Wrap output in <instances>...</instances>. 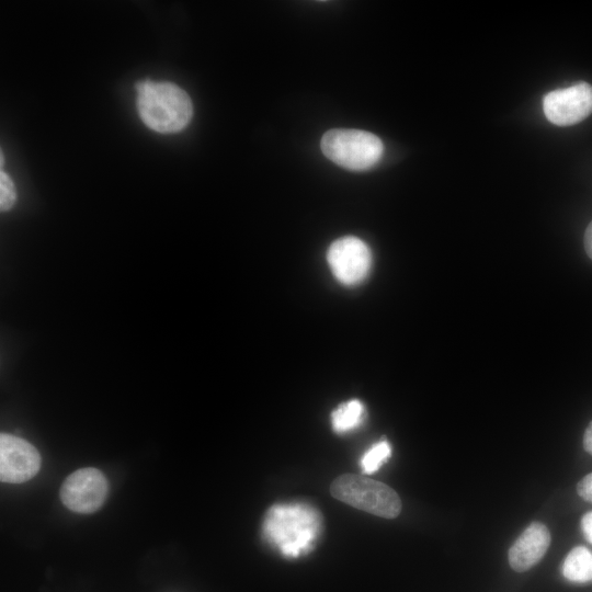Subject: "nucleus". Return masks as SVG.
I'll return each instance as SVG.
<instances>
[{
    "mask_svg": "<svg viewBox=\"0 0 592 592\" xmlns=\"http://www.w3.org/2000/svg\"><path fill=\"white\" fill-rule=\"evenodd\" d=\"M321 515L304 502L272 505L263 520L262 532L266 542L284 556L297 557L308 551L321 531Z\"/></svg>",
    "mask_w": 592,
    "mask_h": 592,
    "instance_id": "1",
    "label": "nucleus"
},
{
    "mask_svg": "<svg viewBox=\"0 0 592 592\" xmlns=\"http://www.w3.org/2000/svg\"><path fill=\"white\" fill-rule=\"evenodd\" d=\"M584 249L587 254L592 259V221L589 224L584 234Z\"/></svg>",
    "mask_w": 592,
    "mask_h": 592,
    "instance_id": "17",
    "label": "nucleus"
},
{
    "mask_svg": "<svg viewBox=\"0 0 592 592\" xmlns=\"http://www.w3.org/2000/svg\"><path fill=\"white\" fill-rule=\"evenodd\" d=\"M543 109L547 119L555 125L577 124L592 113V86L578 82L550 91L544 96Z\"/></svg>",
    "mask_w": 592,
    "mask_h": 592,
    "instance_id": "7",
    "label": "nucleus"
},
{
    "mask_svg": "<svg viewBox=\"0 0 592 592\" xmlns=\"http://www.w3.org/2000/svg\"><path fill=\"white\" fill-rule=\"evenodd\" d=\"M323 155L338 166L362 171L382 158L384 145L374 134L361 129H330L321 138Z\"/></svg>",
    "mask_w": 592,
    "mask_h": 592,
    "instance_id": "4",
    "label": "nucleus"
},
{
    "mask_svg": "<svg viewBox=\"0 0 592 592\" xmlns=\"http://www.w3.org/2000/svg\"><path fill=\"white\" fill-rule=\"evenodd\" d=\"M327 261L334 277L341 284L352 286L367 277L372 267V252L362 239L345 236L330 244Z\"/></svg>",
    "mask_w": 592,
    "mask_h": 592,
    "instance_id": "6",
    "label": "nucleus"
},
{
    "mask_svg": "<svg viewBox=\"0 0 592 592\" xmlns=\"http://www.w3.org/2000/svg\"><path fill=\"white\" fill-rule=\"evenodd\" d=\"M390 455L391 447L386 440L375 443L364 453L360 460L363 473L373 474L377 471Z\"/></svg>",
    "mask_w": 592,
    "mask_h": 592,
    "instance_id": "12",
    "label": "nucleus"
},
{
    "mask_svg": "<svg viewBox=\"0 0 592 592\" xmlns=\"http://www.w3.org/2000/svg\"><path fill=\"white\" fill-rule=\"evenodd\" d=\"M583 447L592 455V421L589 423L583 435Z\"/></svg>",
    "mask_w": 592,
    "mask_h": 592,
    "instance_id": "16",
    "label": "nucleus"
},
{
    "mask_svg": "<svg viewBox=\"0 0 592 592\" xmlns=\"http://www.w3.org/2000/svg\"><path fill=\"white\" fill-rule=\"evenodd\" d=\"M365 407L352 399L341 403L331 413V425L334 432L343 434L356 429L364 420Z\"/></svg>",
    "mask_w": 592,
    "mask_h": 592,
    "instance_id": "11",
    "label": "nucleus"
},
{
    "mask_svg": "<svg viewBox=\"0 0 592 592\" xmlns=\"http://www.w3.org/2000/svg\"><path fill=\"white\" fill-rule=\"evenodd\" d=\"M38 451L26 440L1 433L0 479L9 483H22L33 478L41 468Z\"/></svg>",
    "mask_w": 592,
    "mask_h": 592,
    "instance_id": "8",
    "label": "nucleus"
},
{
    "mask_svg": "<svg viewBox=\"0 0 592 592\" xmlns=\"http://www.w3.org/2000/svg\"><path fill=\"white\" fill-rule=\"evenodd\" d=\"M330 490L335 499L380 517L395 519L401 511L400 498L394 489L362 475H341Z\"/></svg>",
    "mask_w": 592,
    "mask_h": 592,
    "instance_id": "3",
    "label": "nucleus"
},
{
    "mask_svg": "<svg viewBox=\"0 0 592 592\" xmlns=\"http://www.w3.org/2000/svg\"><path fill=\"white\" fill-rule=\"evenodd\" d=\"M135 89L137 112L150 129L172 134L184 129L191 122L192 101L175 83L143 79L136 82Z\"/></svg>",
    "mask_w": 592,
    "mask_h": 592,
    "instance_id": "2",
    "label": "nucleus"
},
{
    "mask_svg": "<svg viewBox=\"0 0 592 592\" xmlns=\"http://www.w3.org/2000/svg\"><path fill=\"white\" fill-rule=\"evenodd\" d=\"M581 530L585 539L592 544V511L582 516Z\"/></svg>",
    "mask_w": 592,
    "mask_h": 592,
    "instance_id": "15",
    "label": "nucleus"
},
{
    "mask_svg": "<svg viewBox=\"0 0 592 592\" xmlns=\"http://www.w3.org/2000/svg\"><path fill=\"white\" fill-rule=\"evenodd\" d=\"M109 483L96 468L87 467L71 473L62 482L60 500L66 508L77 513H93L104 503Z\"/></svg>",
    "mask_w": 592,
    "mask_h": 592,
    "instance_id": "5",
    "label": "nucleus"
},
{
    "mask_svg": "<svg viewBox=\"0 0 592 592\" xmlns=\"http://www.w3.org/2000/svg\"><path fill=\"white\" fill-rule=\"evenodd\" d=\"M550 545V533L540 522L531 523L509 549V563L517 572L534 567Z\"/></svg>",
    "mask_w": 592,
    "mask_h": 592,
    "instance_id": "9",
    "label": "nucleus"
},
{
    "mask_svg": "<svg viewBox=\"0 0 592 592\" xmlns=\"http://www.w3.org/2000/svg\"><path fill=\"white\" fill-rule=\"evenodd\" d=\"M16 200L14 183L4 172H0V208L2 212L12 208Z\"/></svg>",
    "mask_w": 592,
    "mask_h": 592,
    "instance_id": "13",
    "label": "nucleus"
},
{
    "mask_svg": "<svg viewBox=\"0 0 592 592\" xmlns=\"http://www.w3.org/2000/svg\"><path fill=\"white\" fill-rule=\"evenodd\" d=\"M577 491L583 500L592 503V473L578 482Z\"/></svg>",
    "mask_w": 592,
    "mask_h": 592,
    "instance_id": "14",
    "label": "nucleus"
},
{
    "mask_svg": "<svg viewBox=\"0 0 592 592\" xmlns=\"http://www.w3.org/2000/svg\"><path fill=\"white\" fill-rule=\"evenodd\" d=\"M562 574L574 583L592 581V553L583 546L571 549L563 560Z\"/></svg>",
    "mask_w": 592,
    "mask_h": 592,
    "instance_id": "10",
    "label": "nucleus"
}]
</instances>
